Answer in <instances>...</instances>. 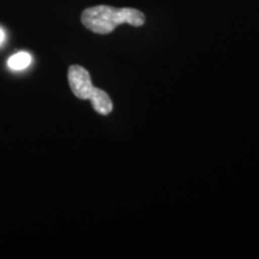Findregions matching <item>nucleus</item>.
Returning a JSON list of instances; mask_svg holds the SVG:
<instances>
[{"instance_id":"20e7f679","label":"nucleus","mask_w":259,"mask_h":259,"mask_svg":"<svg viewBox=\"0 0 259 259\" xmlns=\"http://www.w3.org/2000/svg\"><path fill=\"white\" fill-rule=\"evenodd\" d=\"M31 63V56L28 52H18L10 58L8 61L9 67L14 71H21L27 69Z\"/></svg>"},{"instance_id":"7ed1b4c3","label":"nucleus","mask_w":259,"mask_h":259,"mask_svg":"<svg viewBox=\"0 0 259 259\" xmlns=\"http://www.w3.org/2000/svg\"><path fill=\"white\" fill-rule=\"evenodd\" d=\"M93 108L101 115H108L113 111V103L108 94L103 92L102 89L94 87L92 95L89 97Z\"/></svg>"},{"instance_id":"f03ea898","label":"nucleus","mask_w":259,"mask_h":259,"mask_svg":"<svg viewBox=\"0 0 259 259\" xmlns=\"http://www.w3.org/2000/svg\"><path fill=\"white\" fill-rule=\"evenodd\" d=\"M67 78L74 96L80 100H89L94 85L88 71L79 65H72L67 72Z\"/></svg>"},{"instance_id":"39448f33","label":"nucleus","mask_w":259,"mask_h":259,"mask_svg":"<svg viewBox=\"0 0 259 259\" xmlns=\"http://www.w3.org/2000/svg\"><path fill=\"white\" fill-rule=\"evenodd\" d=\"M5 38V34H4V30H3L2 28H0V45L3 44V41H4Z\"/></svg>"},{"instance_id":"f257e3e1","label":"nucleus","mask_w":259,"mask_h":259,"mask_svg":"<svg viewBox=\"0 0 259 259\" xmlns=\"http://www.w3.org/2000/svg\"><path fill=\"white\" fill-rule=\"evenodd\" d=\"M84 27L96 34H109L120 24L132 27H142L145 22L143 12L131 8H112L107 5H97L85 9L82 14Z\"/></svg>"}]
</instances>
